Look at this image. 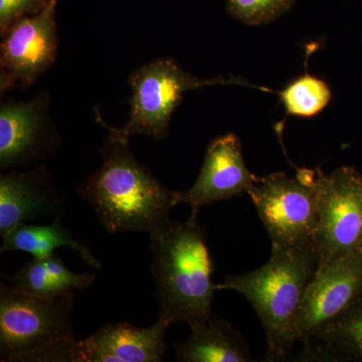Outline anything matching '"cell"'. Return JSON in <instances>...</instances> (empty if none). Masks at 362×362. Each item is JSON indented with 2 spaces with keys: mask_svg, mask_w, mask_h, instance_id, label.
<instances>
[{
  "mask_svg": "<svg viewBox=\"0 0 362 362\" xmlns=\"http://www.w3.org/2000/svg\"><path fill=\"white\" fill-rule=\"evenodd\" d=\"M59 138L49 115V100L37 96L11 100L0 107V170L30 169L59 148Z\"/></svg>",
  "mask_w": 362,
  "mask_h": 362,
  "instance_id": "30bf717a",
  "label": "cell"
},
{
  "mask_svg": "<svg viewBox=\"0 0 362 362\" xmlns=\"http://www.w3.org/2000/svg\"><path fill=\"white\" fill-rule=\"evenodd\" d=\"M169 326L161 319L146 328L126 322L106 324L76 342L73 362H160Z\"/></svg>",
  "mask_w": 362,
  "mask_h": 362,
  "instance_id": "4fadbf2b",
  "label": "cell"
},
{
  "mask_svg": "<svg viewBox=\"0 0 362 362\" xmlns=\"http://www.w3.org/2000/svg\"><path fill=\"white\" fill-rule=\"evenodd\" d=\"M108 135L100 153L102 165L78 185V194L94 211L107 232L152 233L170 223L177 206L176 190L164 185L136 158L129 139L98 114Z\"/></svg>",
  "mask_w": 362,
  "mask_h": 362,
  "instance_id": "6da1fadb",
  "label": "cell"
},
{
  "mask_svg": "<svg viewBox=\"0 0 362 362\" xmlns=\"http://www.w3.org/2000/svg\"><path fill=\"white\" fill-rule=\"evenodd\" d=\"M226 84H240V81L204 80L187 73L173 59H154L130 76L129 119L123 127L116 128L117 132L126 139L139 134L157 141L164 139L171 117L187 90Z\"/></svg>",
  "mask_w": 362,
  "mask_h": 362,
  "instance_id": "8992f818",
  "label": "cell"
},
{
  "mask_svg": "<svg viewBox=\"0 0 362 362\" xmlns=\"http://www.w3.org/2000/svg\"><path fill=\"white\" fill-rule=\"evenodd\" d=\"M317 266L313 243L272 247L265 265L243 275L228 276L216 285L218 290L242 294L252 305L265 331L269 361H283L292 351L298 313Z\"/></svg>",
  "mask_w": 362,
  "mask_h": 362,
  "instance_id": "3957f363",
  "label": "cell"
},
{
  "mask_svg": "<svg viewBox=\"0 0 362 362\" xmlns=\"http://www.w3.org/2000/svg\"><path fill=\"white\" fill-rule=\"evenodd\" d=\"M362 256L343 255L317 267L295 324V338L307 344L361 301Z\"/></svg>",
  "mask_w": 362,
  "mask_h": 362,
  "instance_id": "9c48e42d",
  "label": "cell"
},
{
  "mask_svg": "<svg viewBox=\"0 0 362 362\" xmlns=\"http://www.w3.org/2000/svg\"><path fill=\"white\" fill-rule=\"evenodd\" d=\"M259 178L247 169L239 138L233 133L214 139L207 147L201 173L189 189L177 192V204L192 209L197 218L202 206L247 192Z\"/></svg>",
  "mask_w": 362,
  "mask_h": 362,
  "instance_id": "8fae6325",
  "label": "cell"
},
{
  "mask_svg": "<svg viewBox=\"0 0 362 362\" xmlns=\"http://www.w3.org/2000/svg\"><path fill=\"white\" fill-rule=\"evenodd\" d=\"M317 175L320 209L313 245L321 266L362 246V178L345 168Z\"/></svg>",
  "mask_w": 362,
  "mask_h": 362,
  "instance_id": "52a82bcc",
  "label": "cell"
},
{
  "mask_svg": "<svg viewBox=\"0 0 362 362\" xmlns=\"http://www.w3.org/2000/svg\"><path fill=\"white\" fill-rule=\"evenodd\" d=\"M189 337L176 349L178 361H252L244 338L226 321L209 316L189 324Z\"/></svg>",
  "mask_w": 362,
  "mask_h": 362,
  "instance_id": "5bb4252c",
  "label": "cell"
},
{
  "mask_svg": "<svg viewBox=\"0 0 362 362\" xmlns=\"http://www.w3.org/2000/svg\"><path fill=\"white\" fill-rule=\"evenodd\" d=\"M296 0H228L233 18L249 25H261L275 20L291 8Z\"/></svg>",
  "mask_w": 362,
  "mask_h": 362,
  "instance_id": "d6986e66",
  "label": "cell"
},
{
  "mask_svg": "<svg viewBox=\"0 0 362 362\" xmlns=\"http://www.w3.org/2000/svg\"><path fill=\"white\" fill-rule=\"evenodd\" d=\"M1 276L21 291L44 298L62 296L74 290L83 291L97 278L96 274H76L69 270L56 254L45 259L28 262L13 276Z\"/></svg>",
  "mask_w": 362,
  "mask_h": 362,
  "instance_id": "9a60e30c",
  "label": "cell"
},
{
  "mask_svg": "<svg viewBox=\"0 0 362 362\" xmlns=\"http://www.w3.org/2000/svg\"><path fill=\"white\" fill-rule=\"evenodd\" d=\"M358 251H359V252H361V256H362V246H361V249L358 250Z\"/></svg>",
  "mask_w": 362,
  "mask_h": 362,
  "instance_id": "44dd1931",
  "label": "cell"
},
{
  "mask_svg": "<svg viewBox=\"0 0 362 362\" xmlns=\"http://www.w3.org/2000/svg\"><path fill=\"white\" fill-rule=\"evenodd\" d=\"M272 247L310 244L315 237L320 209L318 175L308 169L296 177L283 173L259 178L249 194Z\"/></svg>",
  "mask_w": 362,
  "mask_h": 362,
  "instance_id": "5b68a950",
  "label": "cell"
},
{
  "mask_svg": "<svg viewBox=\"0 0 362 362\" xmlns=\"http://www.w3.org/2000/svg\"><path fill=\"white\" fill-rule=\"evenodd\" d=\"M74 292L56 298L33 296L0 286L1 361L73 362Z\"/></svg>",
  "mask_w": 362,
  "mask_h": 362,
  "instance_id": "277c9868",
  "label": "cell"
},
{
  "mask_svg": "<svg viewBox=\"0 0 362 362\" xmlns=\"http://www.w3.org/2000/svg\"><path fill=\"white\" fill-rule=\"evenodd\" d=\"M0 252H25L35 259H45L54 254L59 247H66L77 252L88 265L101 268V262L95 258L85 245L78 242L70 230L61 223V218L52 220L47 225L21 223L2 235Z\"/></svg>",
  "mask_w": 362,
  "mask_h": 362,
  "instance_id": "2e32d148",
  "label": "cell"
},
{
  "mask_svg": "<svg viewBox=\"0 0 362 362\" xmlns=\"http://www.w3.org/2000/svg\"><path fill=\"white\" fill-rule=\"evenodd\" d=\"M49 0H0V33H4L16 21L39 13Z\"/></svg>",
  "mask_w": 362,
  "mask_h": 362,
  "instance_id": "ffe728a7",
  "label": "cell"
},
{
  "mask_svg": "<svg viewBox=\"0 0 362 362\" xmlns=\"http://www.w3.org/2000/svg\"><path fill=\"white\" fill-rule=\"evenodd\" d=\"M358 301L316 338L327 357L335 350H349L362 357V304Z\"/></svg>",
  "mask_w": 362,
  "mask_h": 362,
  "instance_id": "ac0fdd59",
  "label": "cell"
},
{
  "mask_svg": "<svg viewBox=\"0 0 362 362\" xmlns=\"http://www.w3.org/2000/svg\"><path fill=\"white\" fill-rule=\"evenodd\" d=\"M66 199L45 165L0 175V235L21 223L61 218Z\"/></svg>",
  "mask_w": 362,
  "mask_h": 362,
  "instance_id": "7c38bea8",
  "label": "cell"
},
{
  "mask_svg": "<svg viewBox=\"0 0 362 362\" xmlns=\"http://www.w3.org/2000/svg\"><path fill=\"white\" fill-rule=\"evenodd\" d=\"M0 45V90L28 89L49 70L59 52L57 0L13 23Z\"/></svg>",
  "mask_w": 362,
  "mask_h": 362,
  "instance_id": "ba28073f",
  "label": "cell"
},
{
  "mask_svg": "<svg viewBox=\"0 0 362 362\" xmlns=\"http://www.w3.org/2000/svg\"><path fill=\"white\" fill-rule=\"evenodd\" d=\"M157 319L189 324L211 316L216 285L206 232L197 218L171 221L150 233Z\"/></svg>",
  "mask_w": 362,
  "mask_h": 362,
  "instance_id": "7a4b0ae2",
  "label": "cell"
},
{
  "mask_svg": "<svg viewBox=\"0 0 362 362\" xmlns=\"http://www.w3.org/2000/svg\"><path fill=\"white\" fill-rule=\"evenodd\" d=\"M279 95L287 113L299 117L315 116L327 106L331 98L328 85L309 75L297 78Z\"/></svg>",
  "mask_w": 362,
  "mask_h": 362,
  "instance_id": "e0dca14e",
  "label": "cell"
}]
</instances>
